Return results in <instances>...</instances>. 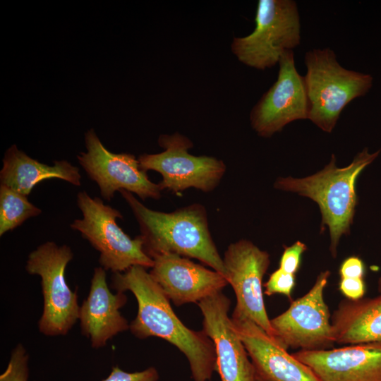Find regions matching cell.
<instances>
[{
    "label": "cell",
    "instance_id": "6da1fadb",
    "mask_svg": "<svg viewBox=\"0 0 381 381\" xmlns=\"http://www.w3.org/2000/svg\"><path fill=\"white\" fill-rule=\"evenodd\" d=\"M111 287L130 291L138 302V313L130 324L138 339L162 338L177 347L187 358L193 381H210L217 371L215 347L204 331L188 328L174 312L169 299L147 268L135 265L113 273Z\"/></svg>",
    "mask_w": 381,
    "mask_h": 381
},
{
    "label": "cell",
    "instance_id": "7a4b0ae2",
    "mask_svg": "<svg viewBox=\"0 0 381 381\" xmlns=\"http://www.w3.org/2000/svg\"><path fill=\"white\" fill-rule=\"evenodd\" d=\"M119 193L138 223L144 250L152 259L166 253L195 258L226 277L223 258L212 238L203 205L194 203L164 212L147 207L127 190Z\"/></svg>",
    "mask_w": 381,
    "mask_h": 381
},
{
    "label": "cell",
    "instance_id": "3957f363",
    "mask_svg": "<svg viewBox=\"0 0 381 381\" xmlns=\"http://www.w3.org/2000/svg\"><path fill=\"white\" fill-rule=\"evenodd\" d=\"M381 149L370 153L363 149L345 167L336 166V158L321 171L305 178L282 177L274 182L276 189L298 193L315 202L322 215L321 229L328 227L329 250L333 258L342 235L350 233L357 205L356 182L362 171L379 155Z\"/></svg>",
    "mask_w": 381,
    "mask_h": 381
},
{
    "label": "cell",
    "instance_id": "277c9868",
    "mask_svg": "<svg viewBox=\"0 0 381 381\" xmlns=\"http://www.w3.org/2000/svg\"><path fill=\"white\" fill-rule=\"evenodd\" d=\"M304 78L310 110L308 119L319 128L331 133L345 107L365 96L372 88L373 77L342 67L329 48L313 49L304 56Z\"/></svg>",
    "mask_w": 381,
    "mask_h": 381
},
{
    "label": "cell",
    "instance_id": "5b68a950",
    "mask_svg": "<svg viewBox=\"0 0 381 381\" xmlns=\"http://www.w3.org/2000/svg\"><path fill=\"white\" fill-rule=\"evenodd\" d=\"M76 202L83 218L75 219L70 227L99 253V262L104 270L116 273L135 265L147 269L153 266L154 260L145 252L140 236L132 238L118 225L116 220L123 219L119 210L85 191L78 193Z\"/></svg>",
    "mask_w": 381,
    "mask_h": 381
},
{
    "label": "cell",
    "instance_id": "8992f818",
    "mask_svg": "<svg viewBox=\"0 0 381 381\" xmlns=\"http://www.w3.org/2000/svg\"><path fill=\"white\" fill-rule=\"evenodd\" d=\"M255 22L250 35L234 37L231 45L243 64L262 71L272 68L286 51L300 44V16L295 1L259 0Z\"/></svg>",
    "mask_w": 381,
    "mask_h": 381
},
{
    "label": "cell",
    "instance_id": "52a82bcc",
    "mask_svg": "<svg viewBox=\"0 0 381 381\" xmlns=\"http://www.w3.org/2000/svg\"><path fill=\"white\" fill-rule=\"evenodd\" d=\"M73 253L67 245L47 241L28 255L25 270L41 277L44 306L39 330L47 336L65 335L79 319L77 291L67 284L66 268Z\"/></svg>",
    "mask_w": 381,
    "mask_h": 381
},
{
    "label": "cell",
    "instance_id": "ba28073f",
    "mask_svg": "<svg viewBox=\"0 0 381 381\" xmlns=\"http://www.w3.org/2000/svg\"><path fill=\"white\" fill-rule=\"evenodd\" d=\"M158 143L164 150L156 154H143L138 158L142 169L153 170L162 177V189L176 194L194 188L210 192L219 185L226 171V165L216 157L188 153L192 141L180 134L161 135Z\"/></svg>",
    "mask_w": 381,
    "mask_h": 381
},
{
    "label": "cell",
    "instance_id": "9c48e42d",
    "mask_svg": "<svg viewBox=\"0 0 381 381\" xmlns=\"http://www.w3.org/2000/svg\"><path fill=\"white\" fill-rule=\"evenodd\" d=\"M329 276V270L321 272L305 295L291 301L288 309L270 320L274 339L285 349H328L335 344L324 298Z\"/></svg>",
    "mask_w": 381,
    "mask_h": 381
},
{
    "label": "cell",
    "instance_id": "30bf717a",
    "mask_svg": "<svg viewBox=\"0 0 381 381\" xmlns=\"http://www.w3.org/2000/svg\"><path fill=\"white\" fill-rule=\"evenodd\" d=\"M223 261L226 278L236 298L231 318L250 320L274 339L262 290V279L270 265V254L253 242L241 239L228 246Z\"/></svg>",
    "mask_w": 381,
    "mask_h": 381
},
{
    "label": "cell",
    "instance_id": "8fae6325",
    "mask_svg": "<svg viewBox=\"0 0 381 381\" xmlns=\"http://www.w3.org/2000/svg\"><path fill=\"white\" fill-rule=\"evenodd\" d=\"M85 152L77 159L89 178L95 181L102 197L110 201L116 191L127 190L140 199L158 200L162 191L159 183L150 180L138 159L128 153H114L102 144L95 130L85 134Z\"/></svg>",
    "mask_w": 381,
    "mask_h": 381
},
{
    "label": "cell",
    "instance_id": "7c38bea8",
    "mask_svg": "<svg viewBox=\"0 0 381 381\" xmlns=\"http://www.w3.org/2000/svg\"><path fill=\"white\" fill-rule=\"evenodd\" d=\"M278 64L277 80L250 115L253 129L263 138L271 137L291 122L308 119L310 104L306 83L296 70L293 50L286 51Z\"/></svg>",
    "mask_w": 381,
    "mask_h": 381
},
{
    "label": "cell",
    "instance_id": "4fadbf2b",
    "mask_svg": "<svg viewBox=\"0 0 381 381\" xmlns=\"http://www.w3.org/2000/svg\"><path fill=\"white\" fill-rule=\"evenodd\" d=\"M198 305L203 315V331L214 344L221 381H255L254 365L228 315L229 298L220 291Z\"/></svg>",
    "mask_w": 381,
    "mask_h": 381
},
{
    "label": "cell",
    "instance_id": "5bb4252c",
    "mask_svg": "<svg viewBox=\"0 0 381 381\" xmlns=\"http://www.w3.org/2000/svg\"><path fill=\"white\" fill-rule=\"evenodd\" d=\"M292 354L318 381H381V341Z\"/></svg>",
    "mask_w": 381,
    "mask_h": 381
},
{
    "label": "cell",
    "instance_id": "9a60e30c",
    "mask_svg": "<svg viewBox=\"0 0 381 381\" xmlns=\"http://www.w3.org/2000/svg\"><path fill=\"white\" fill-rule=\"evenodd\" d=\"M150 272L165 295L176 306L196 303L222 291L229 284L219 272L189 258L166 253L153 258Z\"/></svg>",
    "mask_w": 381,
    "mask_h": 381
},
{
    "label": "cell",
    "instance_id": "2e32d148",
    "mask_svg": "<svg viewBox=\"0 0 381 381\" xmlns=\"http://www.w3.org/2000/svg\"><path fill=\"white\" fill-rule=\"evenodd\" d=\"M262 381H318L312 370L250 320H232Z\"/></svg>",
    "mask_w": 381,
    "mask_h": 381
},
{
    "label": "cell",
    "instance_id": "e0dca14e",
    "mask_svg": "<svg viewBox=\"0 0 381 381\" xmlns=\"http://www.w3.org/2000/svg\"><path fill=\"white\" fill-rule=\"evenodd\" d=\"M127 302L123 292L110 291L106 270L95 268L89 294L80 307L81 333L89 338L92 348L106 345L108 340L129 329L127 320L119 309Z\"/></svg>",
    "mask_w": 381,
    "mask_h": 381
},
{
    "label": "cell",
    "instance_id": "ac0fdd59",
    "mask_svg": "<svg viewBox=\"0 0 381 381\" xmlns=\"http://www.w3.org/2000/svg\"><path fill=\"white\" fill-rule=\"evenodd\" d=\"M58 179L76 186L81 185L78 167L66 160L53 165L40 162L12 145L4 153L0 171L1 184L28 196L40 182Z\"/></svg>",
    "mask_w": 381,
    "mask_h": 381
},
{
    "label": "cell",
    "instance_id": "d6986e66",
    "mask_svg": "<svg viewBox=\"0 0 381 381\" xmlns=\"http://www.w3.org/2000/svg\"><path fill=\"white\" fill-rule=\"evenodd\" d=\"M334 343L353 345L381 341V294L341 300L331 316Z\"/></svg>",
    "mask_w": 381,
    "mask_h": 381
},
{
    "label": "cell",
    "instance_id": "ffe728a7",
    "mask_svg": "<svg viewBox=\"0 0 381 381\" xmlns=\"http://www.w3.org/2000/svg\"><path fill=\"white\" fill-rule=\"evenodd\" d=\"M42 213L28 196L0 185V236L22 225L31 217Z\"/></svg>",
    "mask_w": 381,
    "mask_h": 381
},
{
    "label": "cell",
    "instance_id": "44dd1931",
    "mask_svg": "<svg viewBox=\"0 0 381 381\" xmlns=\"http://www.w3.org/2000/svg\"><path fill=\"white\" fill-rule=\"evenodd\" d=\"M28 358L25 349L18 344L12 351L7 368L0 375V381H28Z\"/></svg>",
    "mask_w": 381,
    "mask_h": 381
},
{
    "label": "cell",
    "instance_id": "7402d4cb",
    "mask_svg": "<svg viewBox=\"0 0 381 381\" xmlns=\"http://www.w3.org/2000/svg\"><path fill=\"white\" fill-rule=\"evenodd\" d=\"M296 284V276L278 268L270 275L264 284L267 296L282 294L291 300V294Z\"/></svg>",
    "mask_w": 381,
    "mask_h": 381
},
{
    "label": "cell",
    "instance_id": "603a6c76",
    "mask_svg": "<svg viewBox=\"0 0 381 381\" xmlns=\"http://www.w3.org/2000/svg\"><path fill=\"white\" fill-rule=\"evenodd\" d=\"M306 250V245L300 241L285 247L280 258L279 268L286 273L296 275L300 268L302 255Z\"/></svg>",
    "mask_w": 381,
    "mask_h": 381
},
{
    "label": "cell",
    "instance_id": "cb8c5ba5",
    "mask_svg": "<svg viewBox=\"0 0 381 381\" xmlns=\"http://www.w3.org/2000/svg\"><path fill=\"white\" fill-rule=\"evenodd\" d=\"M158 379V371L154 367L143 371L128 373L116 365L112 367L109 375L102 381H157Z\"/></svg>",
    "mask_w": 381,
    "mask_h": 381
},
{
    "label": "cell",
    "instance_id": "d4e9b609",
    "mask_svg": "<svg viewBox=\"0 0 381 381\" xmlns=\"http://www.w3.org/2000/svg\"><path fill=\"white\" fill-rule=\"evenodd\" d=\"M339 290L349 300H358L364 297L365 283L363 278H340Z\"/></svg>",
    "mask_w": 381,
    "mask_h": 381
},
{
    "label": "cell",
    "instance_id": "484cf974",
    "mask_svg": "<svg viewBox=\"0 0 381 381\" xmlns=\"http://www.w3.org/2000/svg\"><path fill=\"white\" fill-rule=\"evenodd\" d=\"M340 278H363L365 265L357 256H350L344 259L339 269Z\"/></svg>",
    "mask_w": 381,
    "mask_h": 381
},
{
    "label": "cell",
    "instance_id": "4316f807",
    "mask_svg": "<svg viewBox=\"0 0 381 381\" xmlns=\"http://www.w3.org/2000/svg\"><path fill=\"white\" fill-rule=\"evenodd\" d=\"M377 289H378V291H379V294H381V277L378 279Z\"/></svg>",
    "mask_w": 381,
    "mask_h": 381
},
{
    "label": "cell",
    "instance_id": "83f0119b",
    "mask_svg": "<svg viewBox=\"0 0 381 381\" xmlns=\"http://www.w3.org/2000/svg\"><path fill=\"white\" fill-rule=\"evenodd\" d=\"M255 381H262V380H261L260 378H258V377H257Z\"/></svg>",
    "mask_w": 381,
    "mask_h": 381
}]
</instances>
